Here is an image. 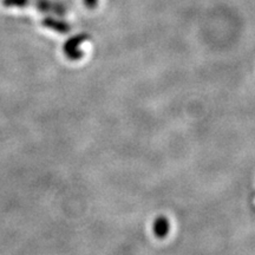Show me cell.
Here are the masks:
<instances>
[{"mask_svg":"<svg viewBox=\"0 0 255 255\" xmlns=\"http://www.w3.org/2000/svg\"><path fill=\"white\" fill-rule=\"evenodd\" d=\"M89 39L88 34H77V36H73L65 41L63 46V52L66 56V58L70 60H79L83 58L84 52L79 50V45L84 41Z\"/></svg>","mask_w":255,"mask_h":255,"instance_id":"cell-2","label":"cell"},{"mask_svg":"<svg viewBox=\"0 0 255 255\" xmlns=\"http://www.w3.org/2000/svg\"><path fill=\"white\" fill-rule=\"evenodd\" d=\"M2 5L5 7L34 6L38 11L45 12V13H53L57 15H64L66 13V8L62 4L50 1V0H2Z\"/></svg>","mask_w":255,"mask_h":255,"instance_id":"cell-1","label":"cell"},{"mask_svg":"<svg viewBox=\"0 0 255 255\" xmlns=\"http://www.w3.org/2000/svg\"><path fill=\"white\" fill-rule=\"evenodd\" d=\"M41 25H43L44 27L50 28V30L56 31V32H58V33H62V34L69 33V32L71 31V26H70L66 21L60 20V19H55L52 17L44 18L43 20H41Z\"/></svg>","mask_w":255,"mask_h":255,"instance_id":"cell-3","label":"cell"},{"mask_svg":"<svg viewBox=\"0 0 255 255\" xmlns=\"http://www.w3.org/2000/svg\"><path fill=\"white\" fill-rule=\"evenodd\" d=\"M84 4L89 8H95L98 4V0H84Z\"/></svg>","mask_w":255,"mask_h":255,"instance_id":"cell-5","label":"cell"},{"mask_svg":"<svg viewBox=\"0 0 255 255\" xmlns=\"http://www.w3.org/2000/svg\"><path fill=\"white\" fill-rule=\"evenodd\" d=\"M152 232H154V235L157 239L167 238L169 232H170V223H169V220L163 215L158 216V218L154 221V225H152Z\"/></svg>","mask_w":255,"mask_h":255,"instance_id":"cell-4","label":"cell"}]
</instances>
